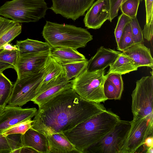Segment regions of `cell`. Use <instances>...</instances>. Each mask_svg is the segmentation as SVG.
Here are the masks:
<instances>
[{"mask_svg":"<svg viewBox=\"0 0 153 153\" xmlns=\"http://www.w3.org/2000/svg\"><path fill=\"white\" fill-rule=\"evenodd\" d=\"M106 110L103 104L85 99L70 88L39 107L31 128L46 136L64 133Z\"/></svg>","mask_w":153,"mask_h":153,"instance_id":"1","label":"cell"},{"mask_svg":"<svg viewBox=\"0 0 153 153\" xmlns=\"http://www.w3.org/2000/svg\"><path fill=\"white\" fill-rule=\"evenodd\" d=\"M120 120L118 115L106 110L63 133L77 150L83 153L111 131Z\"/></svg>","mask_w":153,"mask_h":153,"instance_id":"2","label":"cell"},{"mask_svg":"<svg viewBox=\"0 0 153 153\" xmlns=\"http://www.w3.org/2000/svg\"><path fill=\"white\" fill-rule=\"evenodd\" d=\"M42 34L52 48L67 47L76 50L85 48L93 39L92 35L86 29L48 21Z\"/></svg>","mask_w":153,"mask_h":153,"instance_id":"3","label":"cell"},{"mask_svg":"<svg viewBox=\"0 0 153 153\" xmlns=\"http://www.w3.org/2000/svg\"><path fill=\"white\" fill-rule=\"evenodd\" d=\"M48 9L44 0H13L0 7V16L19 23L35 22L45 17Z\"/></svg>","mask_w":153,"mask_h":153,"instance_id":"4","label":"cell"},{"mask_svg":"<svg viewBox=\"0 0 153 153\" xmlns=\"http://www.w3.org/2000/svg\"><path fill=\"white\" fill-rule=\"evenodd\" d=\"M105 69L89 71L86 69L71 80L72 88L80 97L89 101L100 103L108 99L105 96L103 85L108 75Z\"/></svg>","mask_w":153,"mask_h":153,"instance_id":"5","label":"cell"},{"mask_svg":"<svg viewBox=\"0 0 153 153\" xmlns=\"http://www.w3.org/2000/svg\"><path fill=\"white\" fill-rule=\"evenodd\" d=\"M143 76L136 82L131 94L133 119L145 118L153 120V76Z\"/></svg>","mask_w":153,"mask_h":153,"instance_id":"6","label":"cell"},{"mask_svg":"<svg viewBox=\"0 0 153 153\" xmlns=\"http://www.w3.org/2000/svg\"><path fill=\"white\" fill-rule=\"evenodd\" d=\"M131 126V121L120 120L111 131L83 153H120Z\"/></svg>","mask_w":153,"mask_h":153,"instance_id":"7","label":"cell"},{"mask_svg":"<svg viewBox=\"0 0 153 153\" xmlns=\"http://www.w3.org/2000/svg\"><path fill=\"white\" fill-rule=\"evenodd\" d=\"M44 75L45 67L37 73L17 79L13 85L7 105L21 107L32 101L36 96L37 90Z\"/></svg>","mask_w":153,"mask_h":153,"instance_id":"8","label":"cell"},{"mask_svg":"<svg viewBox=\"0 0 153 153\" xmlns=\"http://www.w3.org/2000/svg\"><path fill=\"white\" fill-rule=\"evenodd\" d=\"M120 153H136L146 139L153 136V120L145 118L133 119Z\"/></svg>","mask_w":153,"mask_h":153,"instance_id":"9","label":"cell"},{"mask_svg":"<svg viewBox=\"0 0 153 153\" xmlns=\"http://www.w3.org/2000/svg\"><path fill=\"white\" fill-rule=\"evenodd\" d=\"M51 51L19 55L14 68L17 74V79H21L41 71L50 56Z\"/></svg>","mask_w":153,"mask_h":153,"instance_id":"10","label":"cell"},{"mask_svg":"<svg viewBox=\"0 0 153 153\" xmlns=\"http://www.w3.org/2000/svg\"><path fill=\"white\" fill-rule=\"evenodd\" d=\"M95 0H52L50 8L56 14L75 21L84 16Z\"/></svg>","mask_w":153,"mask_h":153,"instance_id":"11","label":"cell"},{"mask_svg":"<svg viewBox=\"0 0 153 153\" xmlns=\"http://www.w3.org/2000/svg\"><path fill=\"white\" fill-rule=\"evenodd\" d=\"M37 111L35 108H23L19 106L6 105L0 114V133L19 123L32 119Z\"/></svg>","mask_w":153,"mask_h":153,"instance_id":"12","label":"cell"},{"mask_svg":"<svg viewBox=\"0 0 153 153\" xmlns=\"http://www.w3.org/2000/svg\"><path fill=\"white\" fill-rule=\"evenodd\" d=\"M71 80L66 78L65 73L48 82L37 92L36 97L32 100L39 107L64 91L72 88Z\"/></svg>","mask_w":153,"mask_h":153,"instance_id":"13","label":"cell"},{"mask_svg":"<svg viewBox=\"0 0 153 153\" xmlns=\"http://www.w3.org/2000/svg\"><path fill=\"white\" fill-rule=\"evenodd\" d=\"M109 0H97L88 10L84 19L85 26L88 29L100 28L109 17Z\"/></svg>","mask_w":153,"mask_h":153,"instance_id":"14","label":"cell"},{"mask_svg":"<svg viewBox=\"0 0 153 153\" xmlns=\"http://www.w3.org/2000/svg\"><path fill=\"white\" fill-rule=\"evenodd\" d=\"M120 53L103 46L100 47L95 55L88 61L87 70L93 71L105 69L115 61Z\"/></svg>","mask_w":153,"mask_h":153,"instance_id":"15","label":"cell"},{"mask_svg":"<svg viewBox=\"0 0 153 153\" xmlns=\"http://www.w3.org/2000/svg\"><path fill=\"white\" fill-rule=\"evenodd\" d=\"M122 52L131 59L138 68L145 66L153 69V59L150 49L143 43L134 44Z\"/></svg>","mask_w":153,"mask_h":153,"instance_id":"16","label":"cell"},{"mask_svg":"<svg viewBox=\"0 0 153 153\" xmlns=\"http://www.w3.org/2000/svg\"><path fill=\"white\" fill-rule=\"evenodd\" d=\"M47 137L48 146V153H81L63 133L49 135Z\"/></svg>","mask_w":153,"mask_h":153,"instance_id":"17","label":"cell"},{"mask_svg":"<svg viewBox=\"0 0 153 153\" xmlns=\"http://www.w3.org/2000/svg\"><path fill=\"white\" fill-rule=\"evenodd\" d=\"M22 142L23 147H31L38 153H48L47 136L31 127L22 134Z\"/></svg>","mask_w":153,"mask_h":153,"instance_id":"18","label":"cell"},{"mask_svg":"<svg viewBox=\"0 0 153 153\" xmlns=\"http://www.w3.org/2000/svg\"><path fill=\"white\" fill-rule=\"evenodd\" d=\"M20 23L0 17V51L3 45L10 43L22 32Z\"/></svg>","mask_w":153,"mask_h":153,"instance_id":"19","label":"cell"},{"mask_svg":"<svg viewBox=\"0 0 153 153\" xmlns=\"http://www.w3.org/2000/svg\"><path fill=\"white\" fill-rule=\"evenodd\" d=\"M50 56L61 65L87 60L76 50L67 47L52 48Z\"/></svg>","mask_w":153,"mask_h":153,"instance_id":"20","label":"cell"},{"mask_svg":"<svg viewBox=\"0 0 153 153\" xmlns=\"http://www.w3.org/2000/svg\"><path fill=\"white\" fill-rule=\"evenodd\" d=\"M16 45L18 49L19 55L48 51L52 48L46 42L29 38L17 41Z\"/></svg>","mask_w":153,"mask_h":153,"instance_id":"21","label":"cell"},{"mask_svg":"<svg viewBox=\"0 0 153 153\" xmlns=\"http://www.w3.org/2000/svg\"><path fill=\"white\" fill-rule=\"evenodd\" d=\"M109 67L107 74L108 75L112 73L122 75L137 71L138 69L131 59L123 52L119 54L116 60Z\"/></svg>","mask_w":153,"mask_h":153,"instance_id":"22","label":"cell"},{"mask_svg":"<svg viewBox=\"0 0 153 153\" xmlns=\"http://www.w3.org/2000/svg\"><path fill=\"white\" fill-rule=\"evenodd\" d=\"M65 73L61 65L50 56L45 67V75L43 79L36 92L54 78Z\"/></svg>","mask_w":153,"mask_h":153,"instance_id":"23","label":"cell"},{"mask_svg":"<svg viewBox=\"0 0 153 153\" xmlns=\"http://www.w3.org/2000/svg\"><path fill=\"white\" fill-rule=\"evenodd\" d=\"M88 63L87 60L62 65L67 79L71 80L80 75L87 68Z\"/></svg>","mask_w":153,"mask_h":153,"instance_id":"24","label":"cell"},{"mask_svg":"<svg viewBox=\"0 0 153 153\" xmlns=\"http://www.w3.org/2000/svg\"><path fill=\"white\" fill-rule=\"evenodd\" d=\"M13 85L10 80L0 72V106L4 107L7 104Z\"/></svg>","mask_w":153,"mask_h":153,"instance_id":"25","label":"cell"},{"mask_svg":"<svg viewBox=\"0 0 153 153\" xmlns=\"http://www.w3.org/2000/svg\"><path fill=\"white\" fill-rule=\"evenodd\" d=\"M134 44L130 22L125 26L117 45V49L123 51Z\"/></svg>","mask_w":153,"mask_h":153,"instance_id":"26","label":"cell"},{"mask_svg":"<svg viewBox=\"0 0 153 153\" xmlns=\"http://www.w3.org/2000/svg\"><path fill=\"white\" fill-rule=\"evenodd\" d=\"M140 1L139 0H126L122 3L120 9L122 13L131 19L136 17Z\"/></svg>","mask_w":153,"mask_h":153,"instance_id":"27","label":"cell"},{"mask_svg":"<svg viewBox=\"0 0 153 153\" xmlns=\"http://www.w3.org/2000/svg\"><path fill=\"white\" fill-rule=\"evenodd\" d=\"M33 120H27L16 124L4 130L2 133L6 137L8 135L13 134H22L31 127Z\"/></svg>","mask_w":153,"mask_h":153,"instance_id":"28","label":"cell"},{"mask_svg":"<svg viewBox=\"0 0 153 153\" xmlns=\"http://www.w3.org/2000/svg\"><path fill=\"white\" fill-rule=\"evenodd\" d=\"M103 91L104 95L108 100H120L123 92L106 78L103 85Z\"/></svg>","mask_w":153,"mask_h":153,"instance_id":"29","label":"cell"},{"mask_svg":"<svg viewBox=\"0 0 153 153\" xmlns=\"http://www.w3.org/2000/svg\"><path fill=\"white\" fill-rule=\"evenodd\" d=\"M6 137L11 150V153H20L21 149L23 147L22 134H13Z\"/></svg>","mask_w":153,"mask_h":153,"instance_id":"30","label":"cell"},{"mask_svg":"<svg viewBox=\"0 0 153 153\" xmlns=\"http://www.w3.org/2000/svg\"><path fill=\"white\" fill-rule=\"evenodd\" d=\"M18 57V50L10 51L2 49L0 51V61L11 65L14 68L16 66Z\"/></svg>","mask_w":153,"mask_h":153,"instance_id":"31","label":"cell"},{"mask_svg":"<svg viewBox=\"0 0 153 153\" xmlns=\"http://www.w3.org/2000/svg\"><path fill=\"white\" fill-rule=\"evenodd\" d=\"M130 22L134 44L142 43L144 42L143 36L137 17L131 18Z\"/></svg>","mask_w":153,"mask_h":153,"instance_id":"32","label":"cell"},{"mask_svg":"<svg viewBox=\"0 0 153 153\" xmlns=\"http://www.w3.org/2000/svg\"><path fill=\"white\" fill-rule=\"evenodd\" d=\"M131 19L122 13L119 17L118 22L114 31V36L117 45L126 25L130 22Z\"/></svg>","mask_w":153,"mask_h":153,"instance_id":"33","label":"cell"},{"mask_svg":"<svg viewBox=\"0 0 153 153\" xmlns=\"http://www.w3.org/2000/svg\"><path fill=\"white\" fill-rule=\"evenodd\" d=\"M107 75L106 79L111 81L120 90L123 92V83L122 75L116 73H112Z\"/></svg>","mask_w":153,"mask_h":153,"instance_id":"34","label":"cell"},{"mask_svg":"<svg viewBox=\"0 0 153 153\" xmlns=\"http://www.w3.org/2000/svg\"><path fill=\"white\" fill-rule=\"evenodd\" d=\"M123 0H109L110 12L108 20L111 22L112 20L118 14L120 6Z\"/></svg>","mask_w":153,"mask_h":153,"instance_id":"35","label":"cell"},{"mask_svg":"<svg viewBox=\"0 0 153 153\" xmlns=\"http://www.w3.org/2000/svg\"><path fill=\"white\" fill-rule=\"evenodd\" d=\"M153 0H145L146 12V24H149L153 20Z\"/></svg>","mask_w":153,"mask_h":153,"instance_id":"36","label":"cell"},{"mask_svg":"<svg viewBox=\"0 0 153 153\" xmlns=\"http://www.w3.org/2000/svg\"><path fill=\"white\" fill-rule=\"evenodd\" d=\"M142 33L145 39L148 41H151L152 39L153 34V20L149 24H146Z\"/></svg>","mask_w":153,"mask_h":153,"instance_id":"37","label":"cell"},{"mask_svg":"<svg viewBox=\"0 0 153 153\" xmlns=\"http://www.w3.org/2000/svg\"><path fill=\"white\" fill-rule=\"evenodd\" d=\"M0 153H11V150L6 137L0 133Z\"/></svg>","mask_w":153,"mask_h":153,"instance_id":"38","label":"cell"},{"mask_svg":"<svg viewBox=\"0 0 153 153\" xmlns=\"http://www.w3.org/2000/svg\"><path fill=\"white\" fill-rule=\"evenodd\" d=\"M147 149L151 147H153V136H150L147 137L145 139L143 145Z\"/></svg>","mask_w":153,"mask_h":153,"instance_id":"39","label":"cell"},{"mask_svg":"<svg viewBox=\"0 0 153 153\" xmlns=\"http://www.w3.org/2000/svg\"><path fill=\"white\" fill-rule=\"evenodd\" d=\"M9 68L14 69V67L9 64L0 61V72L2 73L4 70Z\"/></svg>","mask_w":153,"mask_h":153,"instance_id":"40","label":"cell"},{"mask_svg":"<svg viewBox=\"0 0 153 153\" xmlns=\"http://www.w3.org/2000/svg\"><path fill=\"white\" fill-rule=\"evenodd\" d=\"M3 49L11 51L13 50H18L16 45H12L9 43H7L4 45L3 47Z\"/></svg>","mask_w":153,"mask_h":153,"instance_id":"41","label":"cell"},{"mask_svg":"<svg viewBox=\"0 0 153 153\" xmlns=\"http://www.w3.org/2000/svg\"><path fill=\"white\" fill-rule=\"evenodd\" d=\"M38 153V152L33 149L30 147H23L21 149L20 153Z\"/></svg>","mask_w":153,"mask_h":153,"instance_id":"42","label":"cell"},{"mask_svg":"<svg viewBox=\"0 0 153 153\" xmlns=\"http://www.w3.org/2000/svg\"><path fill=\"white\" fill-rule=\"evenodd\" d=\"M146 153H153V147H151L148 148L147 149Z\"/></svg>","mask_w":153,"mask_h":153,"instance_id":"43","label":"cell"},{"mask_svg":"<svg viewBox=\"0 0 153 153\" xmlns=\"http://www.w3.org/2000/svg\"><path fill=\"white\" fill-rule=\"evenodd\" d=\"M3 108V107H2L1 106H0V114L1 113V112L2 111Z\"/></svg>","mask_w":153,"mask_h":153,"instance_id":"44","label":"cell"},{"mask_svg":"<svg viewBox=\"0 0 153 153\" xmlns=\"http://www.w3.org/2000/svg\"><path fill=\"white\" fill-rule=\"evenodd\" d=\"M126 0H123L121 3H123V2H124L125 1H126ZM139 0L140 1H142L143 0Z\"/></svg>","mask_w":153,"mask_h":153,"instance_id":"45","label":"cell"}]
</instances>
